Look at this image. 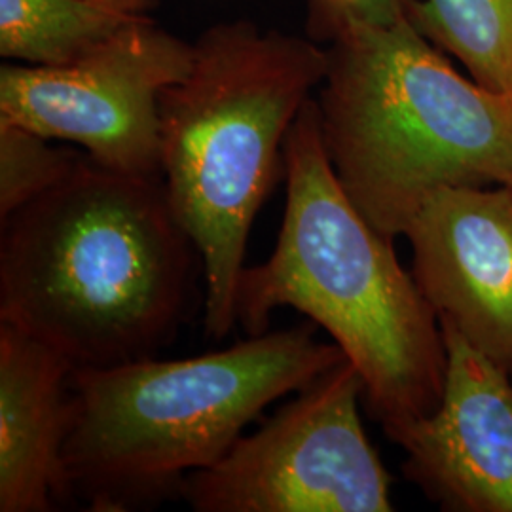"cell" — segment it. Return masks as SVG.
<instances>
[{
	"label": "cell",
	"mask_w": 512,
	"mask_h": 512,
	"mask_svg": "<svg viewBox=\"0 0 512 512\" xmlns=\"http://www.w3.org/2000/svg\"><path fill=\"white\" fill-rule=\"evenodd\" d=\"M198 262L162 177L84 154L69 177L0 220V323L74 370L156 357L186 319Z\"/></svg>",
	"instance_id": "6da1fadb"
},
{
	"label": "cell",
	"mask_w": 512,
	"mask_h": 512,
	"mask_svg": "<svg viewBox=\"0 0 512 512\" xmlns=\"http://www.w3.org/2000/svg\"><path fill=\"white\" fill-rule=\"evenodd\" d=\"M287 203L268 260L245 266L236 319L247 336L293 308L327 330L365 385L366 408L397 446L431 416L446 376L439 317L401 266L393 239L349 200L321 139L310 99L283 145Z\"/></svg>",
	"instance_id": "7a4b0ae2"
},
{
	"label": "cell",
	"mask_w": 512,
	"mask_h": 512,
	"mask_svg": "<svg viewBox=\"0 0 512 512\" xmlns=\"http://www.w3.org/2000/svg\"><path fill=\"white\" fill-rule=\"evenodd\" d=\"M317 325L247 336L188 359L147 357L71 374L63 469L71 501L92 512L147 511L179 499L270 404L346 361Z\"/></svg>",
	"instance_id": "3957f363"
},
{
	"label": "cell",
	"mask_w": 512,
	"mask_h": 512,
	"mask_svg": "<svg viewBox=\"0 0 512 512\" xmlns=\"http://www.w3.org/2000/svg\"><path fill=\"white\" fill-rule=\"evenodd\" d=\"M327 65L329 52L304 38L220 23L203 31L188 73L160 95L162 179L202 258L211 340L238 325L247 239L283 167L287 133Z\"/></svg>",
	"instance_id": "277c9868"
},
{
	"label": "cell",
	"mask_w": 512,
	"mask_h": 512,
	"mask_svg": "<svg viewBox=\"0 0 512 512\" xmlns=\"http://www.w3.org/2000/svg\"><path fill=\"white\" fill-rule=\"evenodd\" d=\"M319 126L349 200L404 236L446 186H512V97L454 69L406 18L332 40Z\"/></svg>",
	"instance_id": "5b68a950"
},
{
	"label": "cell",
	"mask_w": 512,
	"mask_h": 512,
	"mask_svg": "<svg viewBox=\"0 0 512 512\" xmlns=\"http://www.w3.org/2000/svg\"><path fill=\"white\" fill-rule=\"evenodd\" d=\"M348 359L296 393L215 465L184 480L196 512H391V476L359 414Z\"/></svg>",
	"instance_id": "8992f818"
},
{
	"label": "cell",
	"mask_w": 512,
	"mask_h": 512,
	"mask_svg": "<svg viewBox=\"0 0 512 512\" xmlns=\"http://www.w3.org/2000/svg\"><path fill=\"white\" fill-rule=\"evenodd\" d=\"M192 55L194 44L147 18L73 65L4 63L0 118L74 143L112 171L162 177L160 95L188 73Z\"/></svg>",
	"instance_id": "52a82bcc"
},
{
	"label": "cell",
	"mask_w": 512,
	"mask_h": 512,
	"mask_svg": "<svg viewBox=\"0 0 512 512\" xmlns=\"http://www.w3.org/2000/svg\"><path fill=\"white\" fill-rule=\"evenodd\" d=\"M412 275L437 313L497 365L512 363V186H446L410 220Z\"/></svg>",
	"instance_id": "ba28073f"
},
{
	"label": "cell",
	"mask_w": 512,
	"mask_h": 512,
	"mask_svg": "<svg viewBox=\"0 0 512 512\" xmlns=\"http://www.w3.org/2000/svg\"><path fill=\"white\" fill-rule=\"evenodd\" d=\"M439 404L404 439L403 473L442 511L512 512V380L507 368L440 325Z\"/></svg>",
	"instance_id": "9c48e42d"
},
{
	"label": "cell",
	"mask_w": 512,
	"mask_h": 512,
	"mask_svg": "<svg viewBox=\"0 0 512 512\" xmlns=\"http://www.w3.org/2000/svg\"><path fill=\"white\" fill-rule=\"evenodd\" d=\"M73 365L0 323V512L67 505L63 446L71 427Z\"/></svg>",
	"instance_id": "30bf717a"
},
{
	"label": "cell",
	"mask_w": 512,
	"mask_h": 512,
	"mask_svg": "<svg viewBox=\"0 0 512 512\" xmlns=\"http://www.w3.org/2000/svg\"><path fill=\"white\" fill-rule=\"evenodd\" d=\"M143 19L99 0H0V55L33 67L73 65Z\"/></svg>",
	"instance_id": "8fae6325"
},
{
	"label": "cell",
	"mask_w": 512,
	"mask_h": 512,
	"mask_svg": "<svg viewBox=\"0 0 512 512\" xmlns=\"http://www.w3.org/2000/svg\"><path fill=\"white\" fill-rule=\"evenodd\" d=\"M408 19L480 86L512 97V0H412Z\"/></svg>",
	"instance_id": "7c38bea8"
},
{
	"label": "cell",
	"mask_w": 512,
	"mask_h": 512,
	"mask_svg": "<svg viewBox=\"0 0 512 512\" xmlns=\"http://www.w3.org/2000/svg\"><path fill=\"white\" fill-rule=\"evenodd\" d=\"M84 154L55 148L50 139L0 118V220L69 177Z\"/></svg>",
	"instance_id": "4fadbf2b"
},
{
	"label": "cell",
	"mask_w": 512,
	"mask_h": 512,
	"mask_svg": "<svg viewBox=\"0 0 512 512\" xmlns=\"http://www.w3.org/2000/svg\"><path fill=\"white\" fill-rule=\"evenodd\" d=\"M310 4L317 33L336 40L403 21L408 18L412 0H310Z\"/></svg>",
	"instance_id": "5bb4252c"
},
{
	"label": "cell",
	"mask_w": 512,
	"mask_h": 512,
	"mask_svg": "<svg viewBox=\"0 0 512 512\" xmlns=\"http://www.w3.org/2000/svg\"><path fill=\"white\" fill-rule=\"evenodd\" d=\"M99 2L118 4V6H126V8L139 10V12H145V10H147V0H99Z\"/></svg>",
	"instance_id": "9a60e30c"
},
{
	"label": "cell",
	"mask_w": 512,
	"mask_h": 512,
	"mask_svg": "<svg viewBox=\"0 0 512 512\" xmlns=\"http://www.w3.org/2000/svg\"><path fill=\"white\" fill-rule=\"evenodd\" d=\"M509 374H511V380H512V363H511V368H509Z\"/></svg>",
	"instance_id": "2e32d148"
}]
</instances>
